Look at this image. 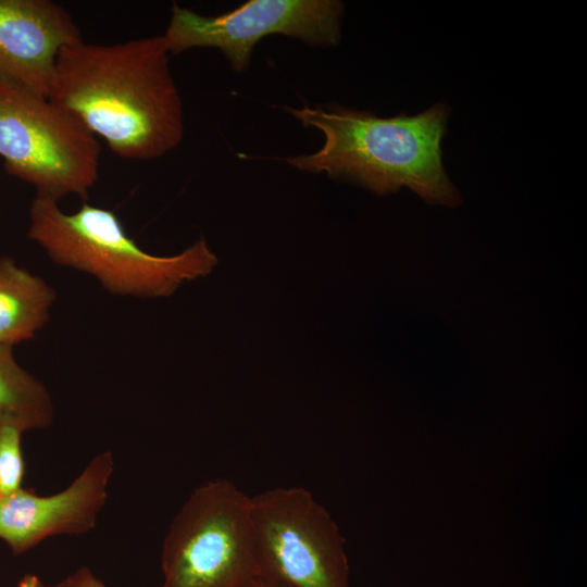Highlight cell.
Listing matches in <instances>:
<instances>
[{
    "instance_id": "obj_7",
    "label": "cell",
    "mask_w": 587,
    "mask_h": 587,
    "mask_svg": "<svg viewBox=\"0 0 587 587\" xmlns=\"http://www.w3.org/2000/svg\"><path fill=\"white\" fill-rule=\"evenodd\" d=\"M344 4L337 0H249L215 16L177 3L162 35L170 53L218 49L236 73L246 72L254 46L270 35H285L312 47L338 46Z\"/></svg>"
},
{
    "instance_id": "obj_11",
    "label": "cell",
    "mask_w": 587,
    "mask_h": 587,
    "mask_svg": "<svg viewBox=\"0 0 587 587\" xmlns=\"http://www.w3.org/2000/svg\"><path fill=\"white\" fill-rule=\"evenodd\" d=\"M53 415L47 387L17 363L13 346L0 344V417L26 432L49 427Z\"/></svg>"
},
{
    "instance_id": "obj_3",
    "label": "cell",
    "mask_w": 587,
    "mask_h": 587,
    "mask_svg": "<svg viewBox=\"0 0 587 587\" xmlns=\"http://www.w3.org/2000/svg\"><path fill=\"white\" fill-rule=\"evenodd\" d=\"M27 236L57 264L93 276L110 294L167 297L187 280L207 276L217 259L204 239L183 252L158 257L140 248L111 210L83 203L73 213L35 196Z\"/></svg>"
},
{
    "instance_id": "obj_6",
    "label": "cell",
    "mask_w": 587,
    "mask_h": 587,
    "mask_svg": "<svg viewBox=\"0 0 587 587\" xmlns=\"http://www.w3.org/2000/svg\"><path fill=\"white\" fill-rule=\"evenodd\" d=\"M254 577L274 587H350L345 540L305 488L277 487L251 497Z\"/></svg>"
},
{
    "instance_id": "obj_9",
    "label": "cell",
    "mask_w": 587,
    "mask_h": 587,
    "mask_svg": "<svg viewBox=\"0 0 587 587\" xmlns=\"http://www.w3.org/2000/svg\"><path fill=\"white\" fill-rule=\"evenodd\" d=\"M83 40L62 5L50 0H0V78L50 96L60 51Z\"/></svg>"
},
{
    "instance_id": "obj_5",
    "label": "cell",
    "mask_w": 587,
    "mask_h": 587,
    "mask_svg": "<svg viewBox=\"0 0 587 587\" xmlns=\"http://www.w3.org/2000/svg\"><path fill=\"white\" fill-rule=\"evenodd\" d=\"M250 502L251 497L228 479L198 486L164 538L162 587H239L252 578Z\"/></svg>"
},
{
    "instance_id": "obj_15",
    "label": "cell",
    "mask_w": 587,
    "mask_h": 587,
    "mask_svg": "<svg viewBox=\"0 0 587 587\" xmlns=\"http://www.w3.org/2000/svg\"><path fill=\"white\" fill-rule=\"evenodd\" d=\"M239 587H274V586L253 576L252 578L241 584Z\"/></svg>"
},
{
    "instance_id": "obj_1",
    "label": "cell",
    "mask_w": 587,
    "mask_h": 587,
    "mask_svg": "<svg viewBox=\"0 0 587 587\" xmlns=\"http://www.w3.org/2000/svg\"><path fill=\"white\" fill-rule=\"evenodd\" d=\"M163 36L64 47L49 98L118 157L153 160L184 136L183 102Z\"/></svg>"
},
{
    "instance_id": "obj_4",
    "label": "cell",
    "mask_w": 587,
    "mask_h": 587,
    "mask_svg": "<svg viewBox=\"0 0 587 587\" xmlns=\"http://www.w3.org/2000/svg\"><path fill=\"white\" fill-rule=\"evenodd\" d=\"M101 146L68 110L0 78V157L5 172L32 184L36 196L86 200L99 178Z\"/></svg>"
},
{
    "instance_id": "obj_14",
    "label": "cell",
    "mask_w": 587,
    "mask_h": 587,
    "mask_svg": "<svg viewBox=\"0 0 587 587\" xmlns=\"http://www.w3.org/2000/svg\"><path fill=\"white\" fill-rule=\"evenodd\" d=\"M17 587H43L39 577L35 574H26L20 580Z\"/></svg>"
},
{
    "instance_id": "obj_8",
    "label": "cell",
    "mask_w": 587,
    "mask_h": 587,
    "mask_svg": "<svg viewBox=\"0 0 587 587\" xmlns=\"http://www.w3.org/2000/svg\"><path fill=\"white\" fill-rule=\"evenodd\" d=\"M113 467L112 453L104 451L57 494L40 496L23 487L0 497V539L18 555L49 537L91 530L105 504Z\"/></svg>"
},
{
    "instance_id": "obj_2",
    "label": "cell",
    "mask_w": 587,
    "mask_h": 587,
    "mask_svg": "<svg viewBox=\"0 0 587 587\" xmlns=\"http://www.w3.org/2000/svg\"><path fill=\"white\" fill-rule=\"evenodd\" d=\"M284 109L324 137L317 151L287 158L292 167L357 184L379 196L407 187L430 204H461V193L442 164L441 140L451 111L446 103L394 117L336 103Z\"/></svg>"
},
{
    "instance_id": "obj_13",
    "label": "cell",
    "mask_w": 587,
    "mask_h": 587,
    "mask_svg": "<svg viewBox=\"0 0 587 587\" xmlns=\"http://www.w3.org/2000/svg\"><path fill=\"white\" fill-rule=\"evenodd\" d=\"M55 587H107L104 583L98 578L90 569L82 566L63 580L58 583Z\"/></svg>"
},
{
    "instance_id": "obj_10",
    "label": "cell",
    "mask_w": 587,
    "mask_h": 587,
    "mask_svg": "<svg viewBox=\"0 0 587 587\" xmlns=\"http://www.w3.org/2000/svg\"><path fill=\"white\" fill-rule=\"evenodd\" d=\"M55 290L40 276L0 257V344L32 339L50 320Z\"/></svg>"
},
{
    "instance_id": "obj_12",
    "label": "cell",
    "mask_w": 587,
    "mask_h": 587,
    "mask_svg": "<svg viewBox=\"0 0 587 587\" xmlns=\"http://www.w3.org/2000/svg\"><path fill=\"white\" fill-rule=\"evenodd\" d=\"M24 429L0 417V497L23 488L25 461L22 449Z\"/></svg>"
}]
</instances>
